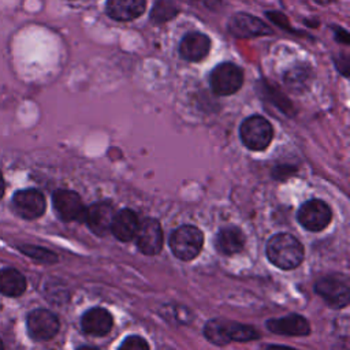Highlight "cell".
<instances>
[{"mask_svg":"<svg viewBox=\"0 0 350 350\" xmlns=\"http://www.w3.org/2000/svg\"><path fill=\"white\" fill-rule=\"evenodd\" d=\"M268 260L280 269H294L304 260L302 243L290 234H276L267 242Z\"/></svg>","mask_w":350,"mask_h":350,"instance_id":"obj_1","label":"cell"},{"mask_svg":"<svg viewBox=\"0 0 350 350\" xmlns=\"http://www.w3.org/2000/svg\"><path fill=\"white\" fill-rule=\"evenodd\" d=\"M204 334L209 342L217 346H224L230 342H249L260 336L253 327L224 319L209 320L204 327Z\"/></svg>","mask_w":350,"mask_h":350,"instance_id":"obj_2","label":"cell"},{"mask_svg":"<svg viewBox=\"0 0 350 350\" xmlns=\"http://www.w3.org/2000/svg\"><path fill=\"white\" fill-rule=\"evenodd\" d=\"M314 290L331 308L340 309L349 305L350 279L345 273H331L321 278L314 284Z\"/></svg>","mask_w":350,"mask_h":350,"instance_id":"obj_3","label":"cell"},{"mask_svg":"<svg viewBox=\"0 0 350 350\" xmlns=\"http://www.w3.org/2000/svg\"><path fill=\"white\" fill-rule=\"evenodd\" d=\"M204 245L202 232L194 226H180L170 237V249L182 261L196 258Z\"/></svg>","mask_w":350,"mask_h":350,"instance_id":"obj_4","label":"cell"},{"mask_svg":"<svg viewBox=\"0 0 350 350\" xmlns=\"http://www.w3.org/2000/svg\"><path fill=\"white\" fill-rule=\"evenodd\" d=\"M239 135L241 141L247 149L264 150L272 141L273 129L265 118L253 115L242 122L239 127Z\"/></svg>","mask_w":350,"mask_h":350,"instance_id":"obj_5","label":"cell"},{"mask_svg":"<svg viewBox=\"0 0 350 350\" xmlns=\"http://www.w3.org/2000/svg\"><path fill=\"white\" fill-rule=\"evenodd\" d=\"M209 83L217 96L234 94L243 85V71L234 63L217 64L209 75Z\"/></svg>","mask_w":350,"mask_h":350,"instance_id":"obj_6","label":"cell"},{"mask_svg":"<svg viewBox=\"0 0 350 350\" xmlns=\"http://www.w3.org/2000/svg\"><path fill=\"white\" fill-rule=\"evenodd\" d=\"M297 219L304 228L309 231H321L331 223L332 213L324 201L310 200L299 206Z\"/></svg>","mask_w":350,"mask_h":350,"instance_id":"obj_7","label":"cell"},{"mask_svg":"<svg viewBox=\"0 0 350 350\" xmlns=\"http://www.w3.org/2000/svg\"><path fill=\"white\" fill-rule=\"evenodd\" d=\"M26 325L29 335L34 340H48L53 338L60 328L56 314L46 309H36L30 312L26 319Z\"/></svg>","mask_w":350,"mask_h":350,"instance_id":"obj_8","label":"cell"},{"mask_svg":"<svg viewBox=\"0 0 350 350\" xmlns=\"http://www.w3.org/2000/svg\"><path fill=\"white\" fill-rule=\"evenodd\" d=\"M57 216L64 221H82L85 219V205L81 197L71 190H56L52 197Z\"/></svg>","mask_w":350,"mask_h":350,"instance_id":"obj_9","label":"cell"},{"mask_svg":"<svg viewBox=\"0 0 350 350\" xmlns=\"http://www.w3.org/2000/svg\"><path fill=\"white\" fill-rule=\"evenodd\" d=\"M134 238L139 252L146 256L159 254L163 249V230L159 220L153 217H146L139 223Z\"/></svg>","mask_w":350,"mask_h":350,"instance_id":"obj_10","label":"cell"},{"mask_svg":"<svg viewBox=\"0 0 350 350\" xmlns=\"http://www.w3.org/2000/svg\"><path fill=\"white\" fill-rule=\"evenodd\" d=\"M228 30L234 37L238 38H250L272 34L271 26H268L260 18L246 12H238L232 15L228 22Z\"/></svg>","mask_w":350,"mask_h":350,"instance_id":"obj_11","label":"cell"},{"mask_svg":"<svg viewBox=\"0 0 350 350\" xmlns=\"http://www.w3.org/2000/svg\"><path fill=\"white\" fill-rule=\"evenodd\" d=\"M14 209L23 219H37L45 212V197L36 189L19 190L12 197Z\"/></svg>","mask_w":350,"mask_h":350,"instance_id":"obj_12","label":"cell"},{"mask_svg":"<svg viewBox=\"0 0 350 350\" xmlns=\"http://www.w3.org/2000/svg\"><path fill=\"white\" fill-rule=\"evenodd\" d=\"M115 209L109 202H94L85 211V221L88 227L98 237H105L111 231Z\"/></svg>","mask_w":350,"mask_h":350,"instance_id":"obj_13","label":"cell"},{"mask_svg":"<svg viewBox=\"0 0 350 350\" xmlns=\"http://www.w3.org/2000/svg\"><path fill=\"white\" fill-rule=\"evenodd\" d=\"M211 40L208 36L200 31H191L186 34L179 45L180 56L187 62H200L209 53Z\"/></svg>","mask_w":350,"mask_h":350,"instance_id":"obj_14","label":"cell"},{"mask_svg":"<svg viewBox=\"0 0 350 350\" xmlns=\"http://www.w3.org/2000/svg\"><path fill=\"white\" fill-rule=\"evenodd\" d=\"M267 328L278 335L304 336L310 332L308 320L299 314H288L280 319H271L267 321Z\"/></svg>","mask_w":350,"mask_h":350,"instance_id":"obj_15","label":"cell"},{"mask_svg":"<svg viewBox=\"0 0 350 350\" xmlns=\"http://www.w3.org/2000/svg\"><path fill=\"white\" fill-rule=\"evenodd\" d=\"M146 0H107L105 11L109 18L119 22H130L144 14Z\"/></svg>","mask_w":350,"mask_h":350,"instance_id":"obj_16","label":"cell"},{"mask_svg":"<svg viewBox=\"0 0 350 350\" xmlns=\"http://www.w3.org/2000/svg\"><path fill=\"white\" fill-rule=\"evenodd\" d=\"M83 332L93 336H104L112 328V316L104 308H92L81 319Z\"/></svg>","mask_w":350,"mask_h":350,"instance_id":"obj_17","label":"cell"},{"mask_svg":"<svg viewBox=\"0 0 350 350\" xmlns=\"http://www.w3.org/2000/svg\"><path fill=\"white\" fill-rule=\"evenodd\" d=\"M138 226H139V221H138L137 213L126 208L115 213L111 224V232L116 239L122 242H129L135 237Z\"/></svg>","mask_w":350,"mask_h":350,"instance_id":"obj_18","label":"cell"},{"mask_svg":"<svg viewBox=\"0 0 350 350\" xmlns=\"http://www.w3.org/2000/svg\"><path fill=\"white\" fill-rule=\"evenodd\" d=\"M215 246L221 254L232 256L235 253H239L243 249L245 235L235 226L224 227L217 232L215 239Z\"/></svg>","mask_w":350,"mask_h":350,"instance_id":"obj_19","label":"cell"},{"mask_svg":"<svg viewBox=\"0 0 350 350\" xmlns=\"http://www.w3.org/2000/svg\"><path fill=\"white\" fill-rule=\"evenodd\" d=\"M26 290L25 276L14 268L0 269V293L7 297H19Z\"/></svg>","mask_w":350,"mask_h":350,"instance_id":"obj_20","label":"cell"},{"mask_svg":"<svg viewBox=\"0 0 350 350\" xmlns=\"http://www.w3.org/2000/svg\"><path fill=\"white\" fill-rule=\"evenodd\" d=\"M310 79V72L305 67H294L284 75V82L291 90H304Z\"/></svg>","mask_w":350,"mask_h":350,"instance_id":"obj_21","label":"cell"},{"mask_svg":"<svg viewBox=\"0 0 350 350\" xmlns=\"http://www.w3.org/2000/svg\"><path fill=\"white\" fill-rule=\"evenodd\" d=\"M178 14V10L175 7V4L170 0H157L152 14H150V19L154 23H164L170 19H172L175 15Z\"/></svg>","mask_w":350,"mask_h":350,"instance_id":"obj_22","label":"cell"},{"mask_svg":"<svg viewBox=\"0 0 350 350\" xmlns=\"http://www.w3.org/2000/svg\"><path fill=\"white\" fill-rule=\"evenodd\" d=\"M18 249H19L23 254L29 256L30 258H33V260H36V261H38V262L53 264V262L57 261V256H56L53 252H51V250H48V249H45V247H41V246L21 245V246H18Z\"/></svg>","mask_w":350,"mask_h":350,"instance_id":"obj_23","label":"cell"},{"mask_svg":"<svg viewBox=\"0 0 350 350\" xmlns=\"http://www.w3.org/2000/svg\"><path fill=\"white\" fill-rule=\"evenodd\" d=\"M262 83H264V93H265V97H268V98L272 101V104H273L275 107H278L280 111H283V112H286V113L291 112L293 105H291V103L287 100V97H286L279 89H276V86L268 85L267 82H262Z\"/></svg>","mask_w":350,"mask_h":350,"instance_id":"obj_24","label":"cell"},{"mask_svg":"<svg viewBox=\"0 0 350 350\" xmlns=\"http://www.w3.org/2000/svg\"><path fill=\"white\" fill-rule=\"evenodd\" d=\"M119 350H149V345L144 338L138 335H130L123 339Z\"/></svg>","mask_w":350,"mask_h":350,"instance_id":"obj_25","label":"cell"},{"mask_svg":"<svg viewBox=\"0 0 350 350\" xmlns=\"http://www.w3.org/2000/svg\"><path fill=\"white\" fill-rule=\"evenodd\" d=\"M172 310L171 313L175 317V321H178L179 324H189L190 319H191V313L187 308H182V306H171Z\"/></svg>","mask_w":350,"mask_h":350,"instance_id":"obj_26","label":"cell"},{"mask_svg":"<svg viewBox=\"0 0 350 350\" xmlns=\"http://www.w3.org/2000/svg\"><path fill=\"white\" fill-rule=\"evenodd\" d=\"M349 66H350V62H349V57L343 53H340L339 56V62H336V67L338 70L343 74V75H349Z\"/></svg>","mask_w":350,"mask_h":350,"instance_id":"obj_27","label":"cell"},{"mask_svg":"<svg viewBox=\"0 0 350 350\" xmlns=\"http://www.w3.org/2000/svg\"><path fill=\"white\" fill-rule=\"evenodd\" d=\"M334 30H335V40L339 41L340 44L347 45L349 41H350L349 33L345 29H342V27H334Z\"/></svg>","mask_w":350,"mask_h":350,"instance_id":"obj_28","label":"cell"},{"mask_svg":"<svg viewBox=\"0 0 350 350\" xmlns=\"http://www.w3.org/2000/svg\"><path fill=\"white\" fill-rule=\"evenodd\" d=\"M194 1H197V3H200L204 7L211 8V10H216L219 7V4H220V0H194Z\"/></svg>","mask_w":350,"mask_h":350,"instance_id":"obj_29","label":"cell"},{"mask_svg":"<svg viewBox=\"0 0 350 350\" xmlns=\"http://www.w3.org/2000/svg\"><path fill=\"white\" fill-rule=\"evenodd\" d=\"M267 350H295V349L287 347V346H280V345H271L267 347Z\"/></svg>","mask_w":350,"mask_h":350,"instance_id":"obj_30","label":"cell"},{"mask_svg":"<svg viewBox=\"0 0 350 350\" xmlns=\"http://www.w3.org/2000/svg\"><path fill=\"white\" fill-rule=\"evenodd\" d=\"M4 189H5V185H4V179H3L1 172H0V198H1L3 194H4Z\"/></svg>","mask_w":350,"mask_h":350,"instance_id":"obj_31","label":"cell"},{"mask_svg":"<svg viewBox=\"0 0 350 350\" xmlns=\"http://www.w3.org/2000/svg\"><path fill=\"white\" fill-rule=\"evenodd\" d=\"M314 1H317L319 4H323V5H325V4H329V3H334L335 0H314Z\"/></svg>","mask_w":350,"mask_h":350,"instance_id":"obj_32","label":"cell"},{"mask_svg":"<svg viewBox=\"0 0 350 350\" xmlns=\"http://www.w3.org/2000/svg\"><path fill=\"white\" fill-rule=\"evenodd\" d=\"M77 350H98V349H96V347H90V346H81V347H78Z\"/></svg>","mask_w":350,"mask_h":350,"instance_id":"obj_33","label":"cell"},{"mask_svg":"<svg viewBox=\"0 0 350 350\" xmlns=\"http://www.w3.org/2000/svg\"><path fill=\"white\" fill-rule=\"evenodd\" d=\"M0 350H4V345H3V342H1V339H0Z\"/></svg>","mask_w":350,"mask_h":350,"instance_id":"obj_34","label":"cell"}]
</instances>
